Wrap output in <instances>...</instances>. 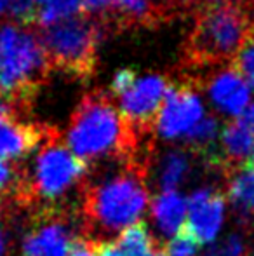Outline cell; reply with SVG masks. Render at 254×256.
<instances>
[{
    "label": "cell",
    "instance_id": "6da1fadb",
    "mask_svg": "<svg viewBox=\"0 0 254 256\" xmlns=\"http://www.w3.org/2000/svg\"><path fill=\"white\" fill-rule=\"evenodd\" d=\"M70 150L82 160L131 154L136 136L105 94H89L77 106L68 129Z\"/></svg>",
    "mask_w": 254,
    "mask_h": 256
},
{
    "label": "cell",
    "instance_id": "7a4b0ae2",
    "mask_svg": "<svg viewBox=\"0 0 254 256\" xmlns=\"http://www.w3.org/2000/svg\"><path fill=\"white\" fill-rule=\"evenodd\" d=\"M146 204L148 192L143 172L131 166L94 183L84 197V212L89 228L112 236L138 223Z\"/></svg>",
    "mask_w": 254,
    "mask_h": 256
},
{
    "label": "cell",
    "instance_id": "3957f363",
    "mask_svg": "<svg viewBox=\"0 0 254 256\" xmlns=\"http://www.w3.org/2000/svg\"><path fill=\"white\" fill-rule=\"evenodd\" d=\"M49 66L44 44L33 34L12 24L0 28V98L31 96Z\"/></svg>",
    "mask_w": 254,
    "mask_h": 256
},
{
    "label": "cell",
    "instance_id": "277c9868",
    "mask_svg": "<svg viewBox=\"0 0 254 256\" xmlns=\"http://www.w3.org/2000/svg\"><path fill=\"white\" fill-rule=\"evenodd\" d=\"M248 14L237 6L202 10L190 37V54L200 63H220L234 58L251 32Z\"/></svg>",
    "mask_w": 254,
    "mask_h": 256
},
{
    "label": "cell",
    "instance_id": "5b68a950",
    "mask_svg": "<svg viewBox=\"0 0 254 256\" xmlns=\"http://www.w3.org/2000/svg\"><path fill=\"white\" fill-rule=\"evenodd\" d=\"M98 40V28L85 18L73 16L47 26L42 35L49 64L78 77H87L94 70Z\"/></svg>",
    "mask_w": 254,
    "mask_h": 256
},
{
    "label": "cell",
    "instance_id": "8992f818",
    "mask_svg": "<svg viewBox=\"0 0 254 256\" xmlns=\"http://www.w3.org/2000/svg\"><path fill=\"white\" fill-rule=\"evenodd\" d=\"M87 171V164L56 140H47L35 158L33 178L28 196L45 200L63 197Z\"/></svg>",
    "mask_w": 254,
    "mask_h": 256
},
{
    "label": "cell",
    "instance_id": "52a82bcc",
    "mask_svg": "<svg viewBox=\"0 0 254 256\" xmlns=\"http://www.w3.org/2000/svg\"><path fill=\"white\" fill-rule=\"evenodd\" d=\"M204 117L202 102L195 91L190 88H169L157 115V132L164 140L185 138Z\"/></svg>",
    "mask_w": 254,
    "mask_h": 256
},
{
    "label": "cell",
    "instance_id": "ba28073f",
    "mask_svg": "<svg viewBox=\"0 0 254 256\" xmlns=\"http://www.w3.org/2000/svg\"><path fill=\"white\" fill-rule=\"evenodd\" d=\"M167 91L169 86L160 75H146L138 78L129 91L119 96L122 117L132 128L145 129V126L152 120H157Z\"/></svg>",
    "mask_w": 254,
    "mask_h": 256
},
{
    "label": "cell",
    "instance_id": "9c48e42d",
    "mask_svg": "<svg viewBox=\"0 0 254 256\" xmlns=\"http://www.w3.org/2000/svg\"><path fill=\"white\" fill-rule=\"evenodd\" d=\"M44 140V131L19 118L16 106L0 98V157L19 158Z\"/></svg>",
    "mask_w": 254,
    "mask_h": 256
},
{
    "label": "cell",
    "instance_id": "30bf717a",
    "mask_svg": "<svg viewBox=\"0 0 254 256\" xmlns=\"http://www.w3.org/2000/svg\"><path fill=\"white\" fill-rule=\"evenodd\" d=\"M225 220V199L218 192L200 188L188 199L187 228L200 244L216 239Z\"/></svg>",
    "mask_w": 254,
    "mask_h": 256
},
{
    "label": "cell",
    "instance_id": "8fae6325",
    "mask_svg": "<svg viewBox=\"0 0 254 256\" xmlns=\"http://www.w3.org/2000/svg\"><path fill=\"white\" fill-rule=\"evenodd\" d=\"M209 98L214 106L225 114L244 115L251 100V86L230 66L211 78Z\"/></svg>",
    "mask_w": 254,
    "mask_h": 256
},
{
    "label": "cell",
    "instance_id": "7c38bea8",
    "mask_svg": "<svg viewBox=\"0 0 254 256\" xmlns=\"http://www.w3.org/2000/svg\"><path fill=\"white\" fill-rule=\"evenodd\" d=\"M75 246L71 232L61 220L45 222L23 242L24 256H68Z\"/></svg>",
    "mask_w": 254,
    "mask_h": 256
},
{
    "label": "cell",
    "instance_id": "4fadbf2b",
    "mask_svg": "<svg viewBox=\"0 0 254 256\" xmlns=\"http://www.w3.org/2000/svg\"><path fill=\"white\" fill-rule=\"evenodd\" d=\"M188 212V200H185L176 190L162 192L152 204V216L157 228L164 236H176L185 228L183 223Z\"/></svg>",
    "mask_w": 254,
    "mask_h": 256
},
{
    "label": "cell",
    "instance_id": "5bb4252c",
    "mask_svg": "<svg viewBox=\"0 0 254 256\" xmlns=\"http://www.w3.org/2000/svg\"><path fill=\"white\" fill-rule=\"evenodd\" d=\"M221 145L232 160L251 158L254 154V129L244 117L235 118L221 132Z\"/></svg>",
    "mask_w": 254,
    "mask_h": 256
},
{
    "label": "cell",
    "instance_id": "9a60e30c",
    "mask_svg": "<svg viewBox=\"0 0 254 256\" xmlns=\"http://www.w3.org/2000/svg\"><path fill=\"white\" fill-rule=\"evenodd\" d=\"M228 197L232 204L244 214H254V160L248 162L235 169L228 183Z\"/></svg>",
    "mask_w": 254,
    "mask_h": 256
},
{
    "label": "cell",
    "instance_id": "2e32d148",
    "mask_svg": "<svg viewBox=\"0 0 254 256\" xmlns=\"http://www.w3.org/2000/svg\"><path fill=\"white\" fill-rule=\"evenodd\" d=\"M117 244L126 256H166V251L157 246L143 223H134L122 230Z\"/></svg>",
    "mask_w": 254,
    "mask_h": 256
},
{
    "label": "cell",
    "instance_id": "e0dca14e",
    "mask_svg": "<svg viewBox=\"0 0 254 256\" xmlns=\"http://www.w3.org/2000/svg\"><path fill=\"white\" fill-rule=\"evenodd\" d=\"M190 169L188 157L180 150H173L162 158L160 162V172H159V183L164 192L176 190V186L183 182Z\"/></svg>",
    "mask_w": 254,
    "mask_h": 256
},
{
    "label": "cell",
    "instance_id": "ac0fdd59",
    "mask_svg": "<svg viewBox=\"0 0 254 256\" xmlns=\"http://www.w3.org/2000/svg\"><path fill=\"white\" fill-rule=\"evenodd\" d=\"M232 68L254 88V26L251 28L249 35L246 37L244 44L232 60Z\"/></svg>",
    "mask_w": 254,
    "mask_h": 256
},
{
    "label": "cell",
    "instance_id": "d6986e66",
    "mask_svg": "<svg viewBox=\"0 0 254 256\" xmlns=\"http://www.w3.org/2000/svg\"><path fill=\"white\" fill-rule=\"evenodd\" d=\"M216 134H218V122L214 120L213 117H204L202 120L185 136V140H187L192 146H195V148L207 150V148H211V145L214 143Z\"/></svg>",
    "mask_w": 254,
    "mask_h": 256
},
{
    "label": "cell",
    "instance_id": "ffe728a7",
    "mask_svg": "<svg viewBox=\"0 0 254 256\" xmlns=\"http://www.w3.org/2000/svg\"><path fill=\"white\" fill-rule=\"evenodd\" d=\"M199 240L185 226L181 232H178L176 236L171 237V240L166 244L164 251H166V256H195L197 250H199Z\"/></svg>",
    "mask_w": 254,
    "mask_h": 256
},
{
    "label": "cell",
    "instance_id": "44dd1931",
    "mask_svg": "<svg viewBox=\"0 0 254 256\" xmlns=\"http://www.w3.org/2000/svg\"><path fill=\"white\" fill-rule=\"evenodd\" d=\"M9 12L24 24L38 23L40 7L35 0H10Z\"/></svg>",
    "mask_w": 254,
    "mask_h": 256
},
{
    "label": "cell",
    "instance_id": "7402d4cb",
    "mask_svg": "<svg viewBox=\"0 0 254 256\" xmlns=\"http://www.w3.org/2000/svg\"><path fill=\"white\" fill-rule=\"evenodd\" d=\"M206 256H244V242L239 236H230L211 248Z\"/></svg>",
    "mask_w": 254,
    "mask_h": 256
},
{
    "label": "cell",
    "instance_id": "603a6c76",
    "mask_svg": "<svg viewBox=\"0 0 254 256\" xmlns=\"http://www.w3.org/2000/svg\"><path fill=\"white\" fill-rule=\"evenodd\" d=\"M19 185L21 183H17L16 172H14L12 166L3 157H0V197L5 196V194L10 192L12 188L19 190Z\"/></svg>",
    "mask_w": 254,
    "mask_h": 256
},
{
    "label": "cell",
    "instance_id": "cb8c5ba5",
    "mask_svg": "<svg viewBox=\"0 0 254 256\" xmlns=\"http://www.w3.org/2000/svg\"><path fill=\"white\" fill-rule=\"evenodd\" d=\"M138 80L136 77V72L131 70V68H122L120 72H117L115 78H113V84H112V89L117 96H122L124 92L129 91L132 88V84Z\"/></svg>",
    "mask_w": 254,
    "mask_h": 256
},
{
    "label": "cell",
    "instance_id": "d4e9b609",
    "mask_svg": "<svg viewBox=\"0 0 254 256\" xmlns=\"http://www.w3.org/2000/svg\"><path fill=\"white\" fill-rule=\"evenodd\" d=\"M98 256H126L117 242H98L96 244Z\"/></svg>",
    "mask_w": 254,
    "mask_h": 256
},
{
    "label": "cell",
    "instance_id": "484cf974",
    "mask_svg": "<svg viewBox=\"0 0 254 256\" xmlns=\"http://www.w3.org/2000/svg\"><path fill=\"white\" fill-rule=\"evenodd\" d=\"M68 256H98V253H96V246L78 240V242H75V246L71 248V253Z\"/></svg>",
    "mask_w": 254,
    "mask_h": 256
},
{
    "label": "cell",
    "instance_id": "4316f807",
    "mask_svg": "<svg viewBox=\"0 0 254 256\" xmlns=\"http://www.w3.org/2000/svg\"><path fill=\"white\" fill-rule=\"evenodd\" d=\"M115 4H119V0H84V4H82V9L94 12V10L106 9V7L115 6Z\"/></svg>",
    "mask_w": 254,
    "mask_h": 256
},
{
    "label": "cell",
    "instance_id": "83f0119b",
    "mask_svg": "<svg viewBox=\"0 0 254 256\" xmlns=\"http://www.w3.org/2000/svg\"><path fill=\"white\" fill-rule=\"evenodd\" d=\"M5 244H7L5 234H3L2 226H0V256H5Z\"/></svg>",
    "mask_w": 254,
    "mask_h": 256
},
{
    "label": "cell",
    "instance_id": "f1b7e54d",
    "mask_svg": "<svg viewBox=\"0 0 254 256\" xmlns=\"http://www.w3.org/2000/svg\"><path fill=\"white\" fill-rule=\"evenodd\" d=\"M9 6H10V0H0V16H2L5 10H9Z\"/></svg>",
    "mask_w": 254,
    "mask_h": 256
},
{
    "label": "cell",
    "instance_id": "f546056e",
    "mask_svg": "<svg viewBox=\"0 0 254 256\" xmlns=\"http://www.w3.org/2000/svg\"><path fill=\"white\" fill-rule=\"evenodd\" d=\"M37 4H40V6H45V4H49L51 0H35Z\"/></svg>",
    "mask_w": 254,
    "mask_h": 256
}]
</instances>
